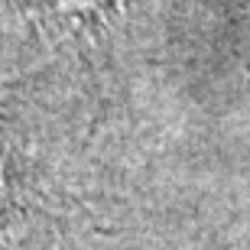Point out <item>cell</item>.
Wrapping results in <instances>:
<instances>
[{
	"label": "cell",
	"mask_w": 250,
	"mask_h": 250,
	"mask_svg": "<svg viewBox=\"0 0 250 250\" xmlns=\"http://www.w3.org/2000/svg\"><path fill=\"white\" fill-rule=\"evenodd\" d=\"M62 13H91V10L104 7L107 0H52Z\"/></svg>",
	"instance_id": "obj_1"
}]
</instances>
